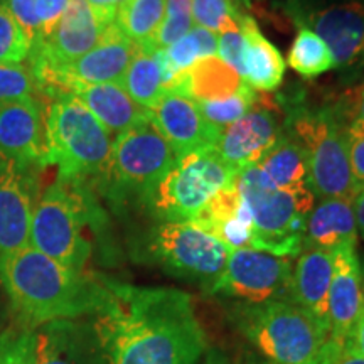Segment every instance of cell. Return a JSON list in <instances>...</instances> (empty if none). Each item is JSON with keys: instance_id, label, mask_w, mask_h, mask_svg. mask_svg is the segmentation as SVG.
<instances>
[{"instance_id": "8d00e7d4", "label": "cell", "mask_w": 364, "mask_h": 364, "mask_svg": "<svg viewBox=\"0 0 364 364\" xmlns=\"http://www.w3.org/2000/svg\"><path fill=\"white\" fill-rule=\"evenodd\" d=\"M36 80L31 68L21 65H0V103L31 98Z\"/></svg>"}, {"instance_id": "4fadbf2b", "label": "cell", "mask_w": 364, "mask_h": 364, "mask_svg": "<svg viewBox=\"0 0 364 364\" xmlns=\"http://www.w3.org/2000/svg\"><path fill=\"white\" fill-rule=\"evenodd\" d=\"M299 26L316 33L331 49L334 68L351 66L364 56V2L344 0L326 7L289 9Z\"/></svg>"}, {"instance_id": "7c38bea8", "label": "cell", "mask_w": 364, "mask_h": 364, "mask_svg": "<svg viewBox=\"0 0 364 364\" xmlns=\"http://www.w3.org/2000/svg\"><path fill=\"white\" fill-rule=\"evenodd\" d=\"M135 51L136 46L127 39L115 24H112L107 27L100 43L85 56L58 71L34 75L36 85L41 83L46 90L58 95L63 93L68 83H120Z\"/></svg>"}, {"instance_id": "e575fe53", "label": "cell", "mask_w": 364, "mask_h": 364, "mask_svg": "<svg viewBox=\"0 0 364 364\" xmlns=\"http://www.w3.org/2000/svg\"><path fill=\"white\" fill-rule=\"evenodd\" d=\"M29 54L31 44L24 31L7 4H0V65H21Z\"/></svg>"}, {"instance_id": "836d02e7", "label": "cell", "mask_w": 364, "mask_h": 364, "mask_svg": "<svg viewBox=\"0 0 364 364\" xmlns=\"http://www.w3.org/2000/svg\"><path fill=\"white\" fill-rule=\"evenodd\" d=\"M191 7L194 26L215 34L238 22L243 14L240 11L238 0H191Z\"/></svg>"}, {"instance_id": "277c9868", "label": "cell", "mask_w": 364, "mask_h": 364, "mask_svg": "<svg viewBox=\"0 0 364 364\" xmlns=\"http://www.w3.org/2000/svg\"><path fill=\"white\" fill-rule=\"evenodd\" d=\"M236 184L252 215V248L297 258L304 250L309 213L317 201L312 191L277 188L257 166L241 172Z\"/></svg>"}, {"instance_id": "7a4b0ae2", "label": "cell", "mask_w": 364, "mask_h": 364, "mask_svg": "<svg viewBox=\"0 0 364 364\" xmlns=\"http://www.w3.org/2000/svg\"><path fill=\"white\" fill-rule=\"evenodd\" d=\"M0 285L14 324L38 329L66 318H90L107 311L110 280L68 268L33 247L0 255Z\"/></svg>"}, {"instance_id": "83f0119b", "label": "cell", "mask_w": 364, "mask_h": 364, "mask_svg": "<svg viewBox=\"0 0 364 364\" xmlns=\"http://www.w3.org/2000/svg\"><path fill=\"white\" fill-rule=\"evenodd\" d=\"M257 167L265 172L277 188L285 191L311 189L306 152L292 136H282L279 144L262 157Z\"/></svg>"}, {"instance_id": "4316f807", "label": "cell", "mask_w": 364, "mask_h": 364, "mask_svg": "<svg viewBox=\"0 0 364 364\" xmlns=\"http://www.w3.org/2000/svg\"><path fill=\"white\" fill-rule=\"evenodd\" d=\"M176 75L167 65L162 49L150 51L136 46V51L127 68L120 85L136 105L150 110L166 93Z\"/></svg>"}, {"instance_id": "6da1fadb", "label": "cell", "mask_w": 364, "mask_h": 364, "mask_svg": "<svg viewBox=\"0 0 364 364\" xmlns=\"http://www.w3.org/2000/svg\"><path fill=\"white\" fill-rule=\"evenodd\" d=\"M112 304L93 317L108 364H198L208 338L193 297L166 287L112 282Z\"/></svg>"}, {"instance_id": "9a60e30c", "label": "cell", "mask_w": 364, "mask_h": 364, "mask_svg": "<svg viewBox=\"0 0 364 364\" xmlns=\"http://www.w3.org/2000/svg\"><path fill=\"white\" fill-rule=\"evenodd\" d=\"M149 117L164 139L169 142L176 157L181 159L194 150L216 147L221 129L209 124L198 103L186 95L166 90L149 110Z\"/></svg>"}, {"instance_id": "3957f363", "label": "cell", "mask_w": 364, "mask_h": 364, "mask_svg": "<svg viewBox=\"0 0 364 364\" xmlns=\"http://www.w3.org/2000/svg\"><path fill=\"white\" fill-rule=\"evenodd\" d=\"M231 322L272 364H331L339 354L329 332L292 300L238 302Z\"/></svg>"}, {"instance_id": "b9f144b4", "label": "cell", "mask_w": 364, "mask_h": 364, "mask_svg": "<svg viewBox=\"0 0 364 364\" xmlns=\"http://www.w3.org/2000/svg\"><path fill=\"white\" fill-rule=\"evenodd\" d=\"M86 2H88L91 11L95 12V16L98 17V21L105 27H108L115 24L118 11H120L127 0H86Z\"/></svg>"}, {"instance_id": "816d5d0a", "label": "cell", "mask_w": 364, "mask_h": 364, "mask_svg": "<svg viewBox=\"0 0 364 364\" xmlns=\"http://www.w3.org/2000/svg\"><path fill=\"white\" fill-rule=\"evenodd\" d=\"M245 2H248V0H245Z\"/></svg>"}, {"instance_id": "f1b7e54d", "label": "cell", "mask_w": 364, "mask_h": 364, "mask_svg": "<svg viewBox=\"0 0 364 364\" xmlns=\"http://www.w3.org/2000/svg\"><path fill=\"white\" fill-rule=\"evenodd\" d=\"M166 12V0H127L115 26L139 48L150 49Z\"/></svg>"}, {"instance_id": "1f68e13d", "label": "cell", "mask_w": 364, "mask_h": 364, "mask_svg": "<svg viewBox=\"0 0 364 364\" xmlns=\"http://www.w3.org/2000/svg\"><path fill=\"white\" fill-rule=\"evenodd\" d=\"M255 103H257V91L247 83L233 97L216 100V102H199L198 107L209 124L223 130L247 115Z\"/></svg>"}, {"instance_id": "d590c367", "label": "cell", "mask_w": 364, "mask_h": 364, "mask_svg": "<svg viewBox=\"0 0 364 364\" xmlns=\"http://www.w3.org/2000/svg\"><path fill=\"white\" fill-rule=\"evenodd\" d=\"M36 329L21 326L0 332V364H34Z\"/></svg>"}, {"instance_id": "ee69618b", "label": "cell", "mask_w": 364, "mask_h": 364, "mask_svg": "<svg viewBox=\"0 0 364 364\" xmlns=\"http://www.w3.org/2000/svg\"><path fill=\"white\" fill-rule=\"evenodd\" d=\"M331 364H364V358L361 356V353L358 351L356 346L351 343H348L341 349L338 356L334 358V361Z\"/></svg>"}, {"instance_id": "603a6c76", "label": "cell", "mask_w": 364, "mask_h": 364, "mask_svg": "<svg viewBox=\"0 0 364 364\" xmlns=\"http://www.w3.org/2000/svg\"><path fill=\"white\" fill-rule=\"evenodd\" d=\"M63 93L83 103L108 134L120 135L149 117V110L136 105L120 83H68Z\"/></svg>"}, {"instance_id": "d6a6232c", "label": "cell", "mask_w": 364, "mask_h": 364, "mask_svg": "<svg viewBox=\"0 0 364 364\" xmlns=\"http://www.w3.org/2000/svg\"><path fill=\"white\" fill-rule=\"evenodd\" d=\"M194 27L191 0H166L162 24L150 46V51L169 48Z\"/></svg>"}, {"instance_id": "2e32d148", "label": "cell", "mask_w": 364, "mask_h": 364, "mask_svg": "<svg viewBox=\"0 0 364 364\" xmlns=\"http://www.w3.org/2000/svg\"><path fill=\"white\" fill-rule=\"evenodd\" d=\"M34 364H108L93 317L39 326Z\"/></svg>"}, {"instance_id": "e0dca14e", "label": "cell", "mask_w": 364, "mask_h": 364, "mask_svg": "<svg viewBox=\"0 0 364 364\" xmlns=\"http://www.w3.org/2000/svg\"><path fill=\"white\" fill-rule=\"evenodd\" d=\"M332 280L329 289V338L341 351L351 343L359 314L364 307L361 262L356 245H344L332 252Z\"/></svg>"}, {"instance_id": "681fc988", "label": "cell", "mask_w": 364, "mask_h": 364, "mask_svg": "<svg viewBox=\"0 0 364 364\" xmlns=\"http://www.w3.org/2000/svg\"><path fill=\"white\" fill-rule=\"evenodd\" d=\"M4 318H6V311H4L2 304H0V332H2V324H4Z\"/></svg>"}, {"instance_id": "ac0fdd59", "label": "cell", "mask_w": 364, "mask_h": 364, "mask_svg": "<svg viewBox=\"0 0 364 364\" xmlns=\"http://www.w3.org/2000/svg\"><path fill=\"white\" fill-rule=\"evenodd\" d=\"M0 157L22 171L33 164H44L43 113L33 97L0 103Z\"/></svg>"}, {"instance_id": "8fae6325", "label": "cell", "mask_w": 364, "mask_h": 364, "mask_svg": "<svg viewBox=\"0 0 364 364\" xmlns=\"http://www.w3.org/2000/svg\"><path fill=\"white\" fill-rule=\"evenodd\" d=\"M292 272L294 258L253 248L233 250L220 279L206 294L248 304L292 300Z\"/></svg>"}, {"instance_id": "44dd1931", "label": "cell", "mask_w": 364, "mask_h": 364, "mask_svg": "<svg viewBox=\"0 0 364 364\" xmlns=\"http://www.w3.org/2000/svg\"><path fill=\"white\" fill-rule=\"evenodd\" d=\"M332 267V252L304 248L294 262L292 272V302L304 309L327 332Z\"/></svg>"}, {"instance_id": "f907efd6", "label": "cell", "mask_w": 364, "mask_h": 364, "mask_svg": "<svg viewBox=\"0 0 364 364\" xmlns=\"http://www.w3.org/2000/svg\"><path fill=\"white\" fill-rule=\"evenodd\" d=\"M361 282H363V297H364V262L361 263Z\"/></svg>"}, {"instance_id": "ab89813d", "label": "cell", "mask_w": 364, "mask_h": 364, "mask_svg": "<svg viewBox=\"0 0 364 364\" xmlns=\"http://www.w3.org/2000/svg\"><path fill=\"white\" fill-rule=\"evenodd\" d=\"M71 0H36V16L39 22L41 43L53 34Z\"/></svg>"}, {"instance_id": "7402d4cb", "label": "cell", "mask_w": 364, "mask_h": 364, "mask_svg": "<svg viewBox=\"0 0 364 364\" xmlns=\"http://www.w3.org/2000/svg\"><path fill=\"white\" fill-rule=\"evenodd\" d=\"M193 223L215 236L230 252L252 248V215L236 181L211 198Z\"/></svg>"}, {"instance_id": "cb8c5ba5", "label": "cell", "mask_w": 364, "mask_h": 364, "mask_svg": "<svg viewBox=\"0 0 364 364\" xmlns=\"http://www.w3.org/2000/svg\"><path fill=\"white\" fill-rule=\"evenodd\" d=\"M358 243L354 199H317L306 223L304 248L334 252L344 245Z\"/></svg>"}, {"instance_id": "60d3db41", "label": "cell", "mask_w": 364, "mask_h": 364, "mask_svg": "<svg viewBox=\"0 0 364 364\" xmlns=\"http://www.w3.org/2000/svg\"><path fill=\"white\" fill-rule=\"evenodd\" d=\"M348 135L349 164H351L353 184L356 194L364 189V132L361 134H346Z\"/></svg>"}, {"instance_id": "f6af8a7d", "label": "cell", "mask_w": 364, "mask_h": 364, "mask_svg": "<svg viewBox=\"0 0 364 364\" xmlns=\"http://www.w3.org/2000/svg\"><path fill=\"white\" fill-rule=\"evenodd\" d=\"M354 215H356V225H358V235H361L364 240V189L359 191L354 198Z\"/></svg>"}, {"instance_id": "bcb514c9", "label": "cell", "mask_w": 364, "mask_h": 364, "mask_svg": "<svg viewBox=\"0 0 364 364\" xmlns=\"http://www.w3.org/2000/svg\"><path fill=\"white\" fill-rule=\"evenodd\" d=\"M353 344L356 346V349L359 353H361V356L364 358V307H363L361 314H359L356 329H354Z\"/></svg>"}, {"instance_id": "ba28073f", "label": "cell", "mask_w": 364, "mask_h": 364, "mask_svg": "<svg viewBox=\"0 0 364 364\" xmlns=\"http://www.w3.org/2000/svg\"><path fill=\"white\" fill-rule=\"evenodd\" d=\"M238 179L216 147L194 150L177 159L149 196V204L161 223L194 221L211 198Z\"/></svg>"}, {"instance_id": "5b68a950", "label": "cell", "mask_w": 364, "mask_h": 364, "mask_svg": "<svg viewBox=\"0 0 364 364\" xmlns=\"http://www.w3.org/2000/svg\"><path fill=\"white\" fill-rule=\"evenodd\" d=\"M44 164L58 167L59 179L80 182L107 174L112 136L83 103L68 93L54 95L44 122Z\"/></svg>"}, {"instance_id": "8992f818", "label": "cell", "mask_w": 364, "mask_h": 364, "mask_svg": "<svg viewBox=\"0 0 364 364\" xmlns=\"http://www.w3.org/2000/svg\"><path fill=\"white\" fill-rule=\"evenodd\" d=\"M290 134L306 152L309 182L316 199L356 198L348 135L341 117L331 110H297Z\"/></svg>"}, {"instance_id": "52a82bcc", "label": "cell", "mask_w": 364, "mask_h": 364, "mask_svg": "<svg viewBox=\"0 0 364 364\" xmlns=\"http://www.w3.org/2000/svg\"><path fill=\"white\" fill-rule=\"evenodd\" d=\"M90 208L78 189L59 179L34 206L29 247L73 270L85 272L91 241L85 236Z\"/></svg>"}, {"instance_id": "f546056e", "label": "cell", "mask_w": 364, "mask_h": 364, "mask_svg": "<svg viewBox=\"0 0 364 364\" xmlns=\"http://www.w3.org/2000/svg\"><path fill=\"white\" fill-rule=\"evenodd\" d=\"M287 65L304 78H316L334 68V58L327 44L316 33L299 26Z\"/></svg>"}, {"instance_id": "7dc6e473", "label": "cell", "mask_w": 364, "mask_h": 364, "mask_svg": "<svg viewBox=\"0 0 364 364\" xmlns=\"http://www.w3.org/2000/svg\"><path fill=\"white\" fill-rule=\"evenodd\" d=\"M203 364H230L228 358L220 351H209Z\"/></svg>"}, {"instance_id": "30bf717a", "label": "cell", "mask_w": 364, "mask_h": 364, "mask_svg": "<svg viewBox=\"0 0 364 364\" xmlns=\"http://www.w3.org/2000/svg\"><path fill=\"white\" fill-rule=\"evenodd\" d=\"M177 161L174 150L152 124L150 117L122 132L112 145L107 174L118 189L149 199Z\"/></svg>"}, {"instance_id": "74e56055", "label": "cell", "mask_w": 364, "mask_h": 364, "mask_svg": "<svg viewBox=\"0 0 364 364\" xmlns=\"http://www.w3.org/2000/svg\"><path fill=\"white\" fill-rule=\"evenodd\" d=\"M218 56L230 65L243 78L245 36L240 29V21L218 33Z\"/></svg>"}, {"instance_id": "4dcf8cb0", "label": "cell", "mask_w": 364, "mask_h": 364, "mask_svg": "<svg viewBox=\"0 0 364 364\" xmlns=\"http://www.w3.org/2000/svg\"><path fill=\"white\" fill-rule=\"evenodd\" d=\"M162 53L167 65L177 76L179 73L189 70L199 59L218 54V36L211 31L194 26L179 41L162 49Z\"/></svg>"}, {"instance_id": "9c48e42d", "label": "cell", "mask_w": 364, "mask_h": 364, "mask_svg": "<svg viewBox=\"0 0 364 364\" xmlns=\"http://www.w3.org/2000/svg\"><path fill=\"white\" fill-rule=\"evenodd\" d=\"M145 258L176 279L211 289L225 270L228 250L193 221L159 223L144 238Z\"/></svg>"}, {"instance_id": "ffe728a7", "label": "cell", "mask_w": 364, "mask_h": 364, "mask_svg": "<svg viewBox=\"0 0 364 364\" xmlns=\"http://www.w3.org/2000/svg\"><path fill=\"white\" fill-rule=\"evenodd\" d=\"M16 164L0 157V255L29 247L33 196Z\"/></svg>"}, {"instance_id": "484cf974", "label": "cell", "mask_w": 364, "mask_h": 364, "mask_svg": "<svg viewBox=\"0 0 364 364\" xmlns=\"http://www.w3.org/2000/svg\"><path fill=\"white\" fill-rule=\"evenodd\" d=\"M240 29L245 36L243 80L257 91H273L284 81L285 59L279 49L262 34L253 17L240 16Z\"/></svg>"}, {"instance_id": "c3c4849f", "label": "cell", "mask_w": 364, "mask_h": 364, "mask_svg": "<svg viewBox=\"0 0 364 364\" xmlns=\"http://www.w3.org/2000/svg\"><path fill=\"white\" fill-rule=\"evenodd\" d=\"M245 364H272L268 363L267 359H257V358H248V361H245Z\"/></svg>"}, {"instance_id": "d6986e66", "label": "cell", "mask_w": 364, "mask_h": 364, "mask_svg": "<svg viewBox=\"0 0 364 364\" xmlns=\"http://www.w3.org/2000/svg\"><path fill=\"white\" fill-rule=\"evenodd\" d=\"M279 122L272 112L253 107L247 115L220 132L216 150L235 174L257 166L282 139Z\"/></svg>"}, {"instance_id": "d4e9b609", "label": "cell", "mask_w": 364, "mask_h": 364, "mask_svg": "<svg viewBox=\"0 0 364 364\" xmlns=\"http://www.w3.org/2000/svg\"><path fill=\"white\" fill-rule=\"evenodd\" d=\"M245 85L247 81L215 54L199 59L189 70L179 73L167 90L186 95L199 103L233 97Z\"/></svg>"}, {"instance_id": "f35d334b", "label": "cell", "mask_w": 364, "mask_h": 364, "mask_svg": "<svg viewBox=\"0 0 364 364\" xmlns=\"http://www.w3.org/2000/svg\"><path fill=\"white\" fill-rule=\"evenodd\" d=\"M9 9H11L14 19L24 31L27 41L31 44V51L41 44L39 36V22L36 16V0H9Z\"/></svg>"}, {"instance_id": "5bb4252c", "label": "cell", "mask_w": 364, "mask_h": 364, "mask_svg": "<svg viewBox=\"0 0 364 364\" xmlns=\"http://www.w3.org/2000/svg\"><path fill=\"white\" fill-rule=\"evenodd\" d=\"M105 27L86 0H71L53 34L33 49V75L58 71L85 56L103 38Z\"/></svg>"}, {"instance_id": "7bdbcfd3", "label": "cell", "mask_w": 364, "mask_h": 364, "mask_svg": "<svg viewBox=\"0 0 364 364\" xmlns=\"http://www.w3.org/2000/svg\"><path fill=\"white\" fill-rule=\"evenodd\" d=\"M361 132H364V86L361 93H359L356 113L349 120V124L346 125V134H361Z\"/></svg>"}]
</instances>
